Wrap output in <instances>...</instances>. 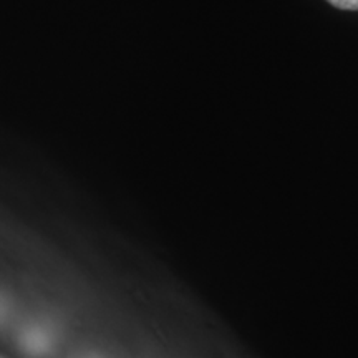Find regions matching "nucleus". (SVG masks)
Instances as JSON below:
<instances>
[{
    "instance_id": "1",
    "label": "nucleus",
    "mask_w": 358,
    "mask_h": 358,
    "mask_svg": "<svg viewBox=\"0 0 358 358\" xmlns=\"http://www.w3.org/2000/svg\"><path fill=\"white\" fill-rule=\"evenodd\" d=\"M24 343L25 347L29 348L30 352L32 353H42L47 350L48 343H50V340H48V337L42 332H30L27 334V337L24 338Z\"/></svg>"
},
{
    "instance_id": "2",
    "label": "nucleus",
    "mask_w": 358,
    "mask_h": 358,
    "mask_svg": "<svg viewBox=\"0 0 358 358\" xmlns=\"http://www.w3.org/2000/svg\"><path fill=\"white\" fill-rule=\"evenodd\" d=\"M330 6L342 8V10H357L358 12V0H327Z\"/></svg>"
}]
</instances>
